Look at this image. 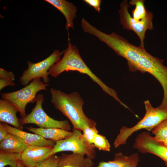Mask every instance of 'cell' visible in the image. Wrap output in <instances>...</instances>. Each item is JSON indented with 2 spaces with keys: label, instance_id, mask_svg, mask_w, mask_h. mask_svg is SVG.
Returning a JSON list of instances; mask_svg holds the SVG:
<instances>
[{
  "label": "cell",
  "instance_id": "cell-26",
  "mask_svg": "<svg viewBox=\"0 0 167 167\" xmlns=\"http://www.w3.org/2000/svg\"><path fill=\"white\" fill-rule=\"evenodd\" d=\"M87 4L92 7L97 12H99L101 10V0H84L83 1Z\"/></svg>",
  "mask_w": 167,
  "mask_h": 167
},
{
  "label": "cell",
  "instance_id": "cell-29",
  "mask_svg": "<svg viewBox=\"0 0 167 167\" xmlns=\"http://www.w3.org/2000/svg\"><path fill=\"white\" fill-rule=\"evenodd\" d=\"M16 167H25L21 163L20 161H19L17 164Z\"/></svg>",
  "mask_w": 167,
  "mask_h": 167
},
{
  "label": "cell",
  "instance_id": "cell-17",
  "mask_svg": "<svg viewBox=\"0 0 167 167\" xmlns=\"http://www.w3.org/2000/svg\"><path fill=\"white\" fill-rule=\"evenodd\" d=\"M30 131L39 135L44 138L55 142L68 138L72 135L73 131H71L55 128H42L32 127H27Z\"/></svg>",
  "mask_w": 167,
  "mask_h": 167
},
{
  "label": "cell",
  "instance_id": "cell-10",
  "mask_svg": "<svg viewBox=\"0 0 167 167\" xmlns=\"http://www.w3.org/2000/svg\"><path fill=\"white\" fill-rule=\"evenodd\" d=\"M133 148L142 153H151L162 160L167 166V146L157 140L150 133H140L135 139Z\"/></svg>",
  "mask_w": 167,
  "mask_h": 167
},
{
  "label": "cell",
  "instance_id": "cell-21",
  "mask_svg": "<svg viewBox=\"0 0 167 167\" xmlns=\"http://www.w3.org/2000/svg\"><path fill=\"white\" fill-rule=\"evenodd\" d=\"M92 144L99 150L108 152L110 151L111 146L109 141L105 136L98 133L95 135Z\"/></svg>",
  "mask_w": 167,
  "mask_h": 167
},
{
  "label": "cell",
  "instance_id": "cell-8",
  "mask_svg": "<svg viewBox=\"0 0 167 167\" xmlns=\"http://www.w3.org/2000/svg\"><path fill=\"white\" fill-rule=\"evenodd\" d=\"M95 148L93 144H89L85 140L81 131L74 129L70 137L56 142L50 156L60 152L70 151L93 160L96 154Z\"/></svg>",
  "mask_w": 167,
  "mask_h": 167
},
{
  "label": "cell",
  "instance_id": "cell-16",
  "mask_svg": "<svg viewBox=\"0 0 167 167\" xmlns=\"http://www.w3.org/2000/svg\"><path fill=\"white\" fill-rule=\"evenodd\" d=\"M139 161V154L125 156L121 152L115 153L113 159L100 162L97 167H136Z\"/></svg>",
  "mask_w": 167,
  "mask_h": 167
},
{
  "label": "cell",
  "instance_id": "cell-6",
  "mask_svg": "<svg viewBox=\"0 0 167 167\" xmlns=\"http://www.w3.org/2000/svg\"><path fill=\"white\" fill-rule=\"evenodd\" d=\"M44 100L43 94H39L37 95L36 105L31 112L24 117L19 118L21 124L22 125L33 124L40 128H55L70 131L71 126L68 120L54 119L50 117L45 112L42 107Z\"/></svg>",
  "mask_w": 167,
  "mask_h": 167
},
{
  "label": "cell",
  "instance_id": "cell-4",
  "mask_svg": "<svg viewBox=\"0 0 167 167\" xmlns=\"http://www.w3.org/2000/svg\"><path fill=\"white\" fill-rule=\"evenodd\" d=\"M139 54L132 68V72L139 71L148 73L153 76L161 84L163 90L164 100L167 101V67L163 61L148 53L144 48L140 46Z\"/></svg>",
  "mask_w": 167,
  "mask_h": 167
},
{
  "label": "cell",
  "instance_id": "cell-24",
  "mask_svg": "<svg viewBox=\"0 0 167 167\" xmlns=\"http://www.w3.org/2000/svg\"><path fill=\"white\" fill-rule=\"evenodd\" d=\"M60 156L52 155L34 167H58Z\"/></svg>",
  "mask_w": 167,
  "mask_h": 167
},
{
  "label": "cell",
  "instance_id": "cell-7",
  "mask_svg": "<svg viewBox=\"0 0 167 167\" xmlns=\"http://www.w3.org/2000/svg\"><path fill=\"white\" fill-rule=\"evenodd\" d=\"M62 54V52L55 49L49 56L39 62L34 63L28 61V68L23 71L19 78L20 84L25 86L35 79L42 78L44 83L48 84L49 70L61 59Z\"/></svg>",
  "mask_w": 167,
  "mask_h": 167
},
{
  "label": "cell",
  "instance_id": "cell-9",
  "mask_svg": "<svg viewBox=\"0 0 167 167\" xmlns=\"http://www.w3.org/2000/svg\"><path fill=\"white\" fill-rule=\"evenodd\" d=\"M130 6L126 0L123 1L120 4L118 13L120 15V23L124 29L132 30L136 34L140 40V46L144 48V40L145 38L146 32L148 30H152L153 28L152 21L153 14L151 12L145 19L142 20H135L129 13Z\"/></svg>",
  "mask_w": 167,
  "mask_h": 167
},
{
  "label": "cell",
  "instance_id": "cell-19",
  "mask_svg": "<svg viewBox=\"0 0 167 167\" xmlns=\"http://www.w3.org/2000/svg\"><path fill=\"white\" fill-rule=\"evenodd\" d=\"M144 2L143 0H131L129 2L130 5L135 6L132 12V17L135 20L141 21L144 19L151 13L146 9Z\"/></svg>",
  "mask_w": 167,
  "mask_h": 167
},
{
  "label": "cell",
  "instance_id": "cell-23",
  "mask_svg": "<svg viewBox=\"0 0 167 167\" xmlns=\"http://www.w3.org/2000/svg\"><path fill=\"white\" fill-rule=\"evenodd\" d=\"M82 131L85 140L89 144H93V141L95 135L98 133L96 127L87 126L84 128Z\"/></svg>",
  "mask_w": 167,
  "mask_h": 167
},
{
  "label": "cell",
  "instance_id": "cell-25",
  "mask_svg": "<svg viewBox=\"0 0 167 167\" xmlns=\"http://www.w3.org/2000/svg\"><path fill=\"white\" fill-rule=\"evenodd\" d=\"M15 75L12 72L0 68V79H8L14 81L15 80Z\"/></svg>",
  "mask_w": 167,
  "mask_h": 167
},
{
  "label": "cell",
  "instance_id": "cell-11",
  "mask_svg": "<svg viewBox=\"0 0 167 167\" xmlns=\"http://www.w3.org/2000/svg\"><path fill=\"white\" fill-rule=\"evenodd\" d=\"M53 147L29 146L22 153L20 161L25 167H34L50 156Z\"/></svg>",
  "mask_w": 167,
  "mask_h": 167
},
{
  "label": "cell",
  "instance_id": "cell-28",
  "mask_svg": "<svg viewBox=\"0 0 167 167\" xmlns=\"http://www.w3.org/2000/svg\"><path fill=\"white\" fill-rule=\"evenodd\" d=\"M8 133L2 123L0 124V142L2 141L7 136Z\"/></svg>",
  "mask_w": 167,
  "mask_h": 167
},
{
  "label": "cell",
  "instance_id": "cell-15",
  "mask_svg": "<svg viewBox=\"0 0 167 167\" xmlns=\"http://www.w3.org/2000/svg\"><path fill=\"white\" fill-rule=\"evenodd\" d=\"M94 165L93 160L81 154L72 153L62 154L58 167H93Z\"/></svg>",
  "mask_w": 167,
  "mask_h": 167
},
{
  "label": "cell",
  "instance_id": "cell-14",
  "mask_svg": "<svg viewBox=\"0 0 167 167\" xmlns=\"http://www.w3.org/2000/svg\"><path fill=\"white\" fill-rule=\"evenodd\" d=\"M18 112L17 108L10 102L0 99V122L10 124L15 128L22 130L23 127L16 115Z\"/></svg>",
  "mask_w": 167,
  "mask_h": 167
},
{
  "label": "cell",
  "instance_id": "cell-20",
  "mask_svg": "<svg viewBox=\"0 0 167 167\" xmlns=\"http://www.w3.org/2000/svg\"><path fill=\"white\" fill-rule=\"evenodd\" d=\"M21 154L0 151V167L7 165L16 167L18 162L21 161Z\"/></svg>",
  "mask_w": 167,
  "mask_h": 167
},
{
  "label": "cell",
  "instance_id": "cell-3",
  "mask_svg": "<svg viewBox=\"0 0 167 167\" xmlns=\"http://www.w3.org/2000/svg\"><path fill=\"white\" fill-rule=\"evenodd\" d=\"M145 113L143 118L135 125L131 127L123 126L113 142L115 148L126 144L127 139L134 133L144 129L152 131L158 125L167 119V108L158 106L153 107L148 100L143 102Z\"/></svg>",
  "mask_w": 167,
  "mask_h": 167
},
{
  "label": "cell",
  "instance_id": "cell-30",
  "mask_svg": "<svg viewBox=\"0 0 167 167\" xmlns=\"http://www.w3.org/2000/svg\"><path fill=\"white\" fill-rule=\"evenodd\" d=\"M162 142L165 145L167 146V138Z\"/></svg>",
  "mask_w": 167,
  "mask_h": 167
},
{
  "label": "cell",
  "instance_id": "cell-2",
  "mask_svg": "<svg viewBox=\"0 0 167 167\" xmlns=\"http://www.w3.org/2000/svg\"><path fill=\"white\" fill-rule=\"evenodd\" d=\"M61 59L49 69V75L56 78L64 71H77L89 76L106 93L112 97L122 105L124 104L119 98L116 91L107 86L90 69L81 58L79 50L69 41L67 48L63 50Z\"/></svg>",
  "mask_w": 167,
  "mask_h": 167
},
{
  "label": "cell",
  "instance_id": "cell-27",
  "mask_svg": "<svg viewBox=\"0 0 167 167\" xmlns=\"http://www.w3.org/2000/svg\"><path fill=\"white\" fill-rule=\"evenodd\" d=\"M15 84L14 81L8 79H0V91L5 87L8 86H14Z\"/></svg>",
  "mask_w": 167,
  "mask_h": 167
},
{
  "label": "cell",
  "instance_id": "cell-5",
  "mask_svg": "<svg viewBox=\"0 0 167 167\" xmlns=\"http://www.w3.org/2000/svg\"><path fill=\"white\" fill-rule=\"evenodd\" d=\"M48 84L41 81V79H33L28 85L19 90L7 93H2V99L11 103L18 110L21 118L26 115L25 109L27 105L35 102L37 93L42 90H47Z\"/></svg>",
  "mask_w": 167,
  "mask_h": 167
},
{
  "label": "cell",
  "instance_id": "cell-18",
  "mask_svg": "<svg viewBox=\"0 0 167 167\" xmlns=\"http://www.w3.org/2000/svg\"><path fill=\"white\" fill-rule=\"evenodd\" d=\"M0 142V151L6 152L22 153L29 146L19 137L9 133Z\"/></svg>",
  "mask_w": 167,
  "mask_h": 167
},
{
  "label": "cell",
  "instance_id": "cell-22",
  "mask_svg": "<svg viewBox=\"0 0 167 167\" xmlns=\"http://www.w3.org/2000/svg\"><path fill=\"white\" fill-rule=\"evenodd\" d=\"M154 137L157 140L163 142L167 138V119L161 122L152 131Z\"/></svg>",
  "mask_w": 167,
  "mask_h": 167
},
{
  "label": "cell",
  "instance_id": "cell-1",
  "mask_svg": "<svg viewBox=\"0 0 167 167\" xmlns=\"http://www.w3.org/2000/svg\"><path fill=\"white\" fill-rule=\"evenodd\" d=\"M50 92L54 107L69 119L74 129L81 131L87 126L96 127V122L88 118L84 113V102L78 93L67 94L53 88H50Z\"/></svg>",
  "mask_w": 167,
  "mask_h": 167
},
{
  "label": "cell",
  "instance_id": "cell-13",
  "mask_svg": "<svg viewBox=\"0 0 167 167\" xmlns=\"http://www.w3.org/2000/svg\"><path fill=\"white\" fill-rule=\"evenodd\" d=\"M60 11L65 16L66 23L65 28L69 33V29H74V20L76 17L77 8L72 2L65 0H45Z\"/></svg>",
  "mask_w": 167,
  "mask_h": 167
},
{
  "label": "cell",
  "instance_id": "cell-12",
  "mask_svg": "<svg viewBox=\"0 0 167 167\" xmlns=\"http://www.w3.org/2000/svg\"><path fill=\"white\" fill-rule=\"evenodd\" d=\"M2 124L8 133L19 137L29 146L53 147L56 143L55 142L46 139L39 135L23 131L6 123Z\"/></svg>",
  "mask_w": 167,
  "mask_h": 167
}]
</instances>
